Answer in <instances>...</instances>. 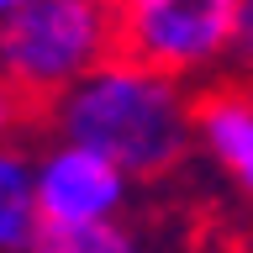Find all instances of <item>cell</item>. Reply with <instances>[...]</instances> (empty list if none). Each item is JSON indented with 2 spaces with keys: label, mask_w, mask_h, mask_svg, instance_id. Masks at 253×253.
I'll use <instances>...</instances> for the list:
<instances>
[{
  "label": "cell",
  "mask_w": 253,
  "mask_h": 253,
  "mask_svg": "<svg viewBox=\"0 0 253 253\" xmlns=\"http://www.w3.org/2000/svg\"><path fill=\"white\" fill-rule=\"evenodd\" d=\"M27 253H153V243L126 221H95V227H42Z\"/></svg>",
  "instance_id": "52a82bcc"
},
{
  "label": "cell",
  "mask_w": 253,
  "mask_h": 253,
  "mask_svg": "<svg viewBox=\"0 0 253 253\" xmlns=\"http://www.w3.org/2000/svg\"><path fill=\"white\" fill-rule=\"evenodd\" d=\"M227 69L253 79V0H232V37H227Z\"/></svg>",
  "instance_id": "ba28073f"
},
{
  "label": "cell",
  "mask_w": 253,
  "mask_h": 253,
  "mask_svg": "<svg viewBox=\"0 0 253 253\" xmlns=\"http://www.w3.org/2000/svg\"><path fill=\"white\" fill-rule=\"evenodd\" d=\"M42 232L37 190H32V148L0 137V253H27Z\"/></svg>",
  "instance_id": "8992f818"
},
{
  "label": "cell",
  "mask_w": 253,
  "mask_h": 253,
  "mask_svg": "<svg viewBox=\"0 0 253 253\" xmlns=\"http://www.w3.org/2000/svg\"><path fill=\"white\" fill-rule=\"evenodd\" d=\"M232 0H116V53L174 79H211L227 69Z\"/></svg>",
  "instance_id": "3957f363"
},
{
  "label": "cell",
  "mask_w": 253,
  "mask_h": 253,
  "mask_svg": "<svg viewBox=\"0 0 253 253\" xmlns=\"http://www.w3.org/2000/svg\"><path fill=\"white\" fill-rule=\"evenodd\" d=\"M27 116H32V100L0 74V137H16V132L27 126Z\"/></svg>",
  "instance_id": "9c48e42d"
},
{
  "label": "cell",
  "mask_w": 253,
  "mask_h": 253,
  "mask_svg": "<svg viewBox=\"0 0 253 253\" xmlns=\"http://www.w3.org/2000/svg\"><path fill=\"white\" fill-rule=\"evenodd\" d=\"M190 106L195 95L185 79L126 53H106L37 111L53 137L106 153L126 179H169L195 148Z\"/></svg>",
  "instance_id": "6da1fadb"
},
{
  "label": "cell",
  "mask_w": 253,
  "mask_h": 253,
  "mask_svg": "<svg viewBox=\"0 0 253 253\" xmlns=\"http://www.w3.org/2000/svg\"><path fill=\"white\" fill-rule=\"evenodd\" d=\"M195 148L216 164L243 201H253V79H216L190 106Z\"/></svg>",
  "instance_id": "5b68a950"
},
{
  "label": "cell",
  "mask_w": 253,
  "mask_h": 253,
  "mask_svg": "<svg viewBox=\"0 0 253 253\" xmlns=\"http://www.w3.org/2000/svg\"><path fill=\"white\" fill-rule=\"evenodd\" d=\"M106 53H116V0H27L0 21V74L32 106H47Z\"/></svg>",
  "instance_id": "7a4b0ae2"
},
{
  "label": "cell",
  "mask_w": 253,
  "mask_h": 253,
  "mask_svg": "<svg viewBox=\"0 0 253 253\" xmlns=\"http://www.w3.org/2000/svg\"><path fill=\"white\" fill-rule=\"evenodd\" d=\"M132 185L106 153L84 142L53 137L32 153V190H37V216L42 227H95V221H122L132 206Z\"/></svg>",
  "instance_id": "277c9868"
},
{
  "label": "cell",
  "mask_w": 253,
  "mask_h": 253,
  "mask_svg": "<svg viewBox=\"0 0 253 253\" xmlns=\"http://www.w3.org/2000/svg\"><path fill=\"white\" fill-rule=\"evenodd\" d=\"M21 5H27V0H0V21H5V16H16Z\"/></svg>",
  "instance_id": "30bf717a"
}]
</instances>
